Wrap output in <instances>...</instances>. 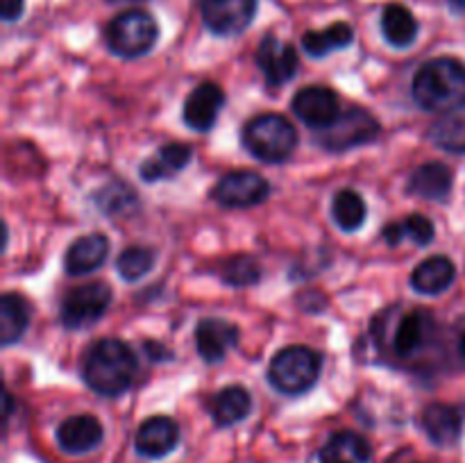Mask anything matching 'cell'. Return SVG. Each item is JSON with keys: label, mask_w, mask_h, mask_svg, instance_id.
Segmentation results:
<instances>
[{"label": "cell", "mask_w": 465, "mask_h": 463, "mask_svg": "<svg viewBox=\"0 0 465 463\" xmlns=\"http://www.w3.org/2000/svg\"><path fill=\"white\" fill-rule=\"evenodd\" d=\"M109 50L123 59L143 57L153 50L159 39V25L148 12L141 9H127L109 21L104 30Z\"/></svg>", "instance_id": "5"}, {"label": "cell", "mask_w": 465, "mask_h": 463, "mask_svg": "<svg viewBox=\"0 0 465 463\" xmlns=\"http://www.w3.org/2000/svg\"><path fill=\"white\" fill-rule=\"evenodd\" d=\"M23 0H0V16L5 23H12L21 18Z\"/></svg>", "instance_id": "33"}, {"label": "cell", "mask_w": 465, "mask_h": 463, "mask_svg": "<svg viewBox=\"0 0 465 463\" xmlns=\"http://www.w3.org/2000/svg\"><path fill=\"white\" fill-rule=\"evenodd\" d=\"M180 443V427L173 418L153 416L136 431V452L145 458H162Z\"/></svg>", "instance_id": "15"}, {"label": "cell", "mask_w": 465, "mask_h": 463, "mask_svg": "<svg viewBox=\"0 0 465 463\" xmlns=\"http://www.w3.org/2000/svg\"><path fill=\"white\" fill-rule=\"evenodd\" d=\"M372 448L357 431H336L321 449V463H371Z\"/></svg>", "instance_id": "21"}, {"label": "cell", "mask_w": 465, "mask_h": 463, "mask_svg": "<svg viewBox=\"0 0 465 463\" xmlns=\"http://www.w3.org/2000/svg\"><path fill=\"white\" fill-rule=\"evenodd\" d=\"M154 261H157V252L153 248H143V245H132L121 252L116 259L118 275L125 281H136L143 275L153 271Z\"/></svg>", "instance_id": "28"}, {"label": "cell", "mask_w": 465, "mask_h": 463, "mask_svg": "<svg viewBox=\"0 0 465 463\" xmlns=\"http://www.w3.org/2000/svg\"><path fill=\"white\" fill-rule=\"evenodd\" d=\"M239 327L221 318H204L195 327V350L207 363H218L239 343Z\"/></svg>", "instance_id": "14"}, {"label": "cell", "mask_w": 465, "mask_h": 463, "mask_svg": "<svg viewBox=\"0 0 465 463\" xmlns=\"http://www.w3.org/2000/svg\"><path fill=\"white\" fill-rule=\"evenodd\" d=\"M30 304L23 295L5 293L0 298V340L5 345H12L25 334L30 325Z\"/></svg>", "instance_id": "24"}, {"label": "cell", "mask_w": 465, "mask_h": 463, "mask_svg": "<svg viewBox=\"0 0 465 463\" xmlns=\"http://www.w3.org/2000/svg\"><path fill=\"white\" fill-rule=\"evenodd\" d=\"M454 277H457V268L443 254L425 259L416 266L411 272V286L422 295H439L452 286Z\"/></svg>", "instance_id": "22"}, {"label": "cell", "mask_w": 465, "mask_h": 463, "mask_svg": "<svg viewBox=\"0 0 465 463\" xmlns=\"http://www.w3.org/2000/svg\"><path fill=\"white\" fill-rule=\"evenodd\" d=\"M95 200H98V207L103 209L104 216H116V212H125L127 204L136 202L134 191L123 184L104 186Z\"/></svg>", "instance_id": "31"}, {"label": "cell", "mask_w": 465, "mask_h": 463, "mask_svg": "<svg viewBox=\"0 0 465 463\" xmlns=\"http://www.w3.org/2000/svg\"><path fill=\"white\" fill-rule=\"evenodd\" d=\"M293 112L300 121L313 130H325L341 116L339 95L327 86H307L300 89L293 98Z\"/></svg>", "instance_id": "12"}, {"label": "cell", "mask_w": 465, "mask_h": 463, "mask_svg": "<svg viewBox=\"0 0 465 463\" xmlns=\"http://www.w3.org/2000/svg\"><path fill=\"white\" fill-rule=\"evenodd\" d=\"M221 277L225 284L241 289V286H250L254 284V281H259L262 271H259V263L254 261L252 257H248V254H239V257H232L230 261L223 263Z\"/></svg>", "instance_id": "30"}, {"label": "cell", "mask_w": 465, "mask_h": 463, "mask_svg": "<svg viewBox=\"0 0 465 463\" xmlns=\"http://www.w3.org/2000/svg\"><path fill=\"white\" fill-rule=\"evenodd\" d=\"M452 5H457L459 9H465V0H450Z\"/></svg>", "instance_id": "35"}, {"label": "cell", "mask_w": 465, "mask_h": 463, "mask_svg": "<svg viewBox=\"0 0 465 463\" xmlns=\"http://www.w3.org/2000/svg\"><path fill=\"white\" fill-rule=\"evenodd\" d=\"M380 134V123L371 112L359 107H350L341 112V116L330 127L318 132V141L322 148L331 153L357 148V145L371 143Z\"/></svg>", "instance_id": "7"}, {"label": "cell", "mask_w": 465, "mask_h": 463, "mask_svg": "<svg viewBox=\"0 0 465 463\" xmlns=\"http://www.w3.org/2000/svg\"><path fill=\"white\" fill-rule=\"evenodd\" d=\"M420 425L425 434L430 436L431 443L448 448V445L457 443L459 436H461L463 418L459 409L450 407V404H430L422 411Z\"/></svg>", "instance_id": "18"}, {"label": "cell", "mask_w": 465, "mask_h": 463, "mask_svg": "<svg viewBox=\"0 0 465 463\" xmlns=\"http://www.w3.org/2000/svg\"><path fill=\"white\" fill-rule=\"evenodd\" d=\"M354 41V30L348 23H331L325 30H312L302 36V48L309 57H325L334 50L348 48Z\"/></svg>", "instance_id": "26"}, {"label": "cell", "mask_w": 465, "mask_h": 463, "mask_svg": "<svg viewBox=\"0 0 465 463\" xmlns=\"http://www.w3.org/2000/svg\"><path fill=\"white\" fill-rule=\"evenodd\" d=\"M225 104V91L216 82H203L184 100V123L195 132H207Z\"/></svg>", "instance_id": "13"}, {"label": "cell", "mask_w": 465, "mask_h": 463, "mask_svg": "<svg viewBox=\"0 0 465 463\" xmlns=\"http://www.w3.org/2000/svg\"><path fill=\"white\" fill-rule=\"evenodd\" d=\"M112 298V289L104 281L75 286L62 298L59 318L68 330H84V327L95 325L107 313Z\"/></svg>", "instance_id": "6"}, {"label": "cell", "mask_w": 465, "mask_h": 463, "mask_svg": "<svg viewBox=\"0 0 465 463\" xmlns=\"http://www.w3.org/2000/svg\"><path fill=\"white\" fill-rule=\"evenodd\" d=\"M459 352H461V357L465 359V330L461 331V339H459Z\"/></svg>", "instance_id": "34"}, {"label": "cell", "mask_w": 465, "mask_h": 463, "mask_svg": "<svg viewBox=\"0 0 465 463\" xmlns=\"http://www.w3.org/2000/svg\"><path fill=\"white\" fill-rule=\"evenodd\" d=\"M381 32L393 48H409L418 36V21L404 5H389L381 14Z\"/></svg>", "instance_id": "25"}, {"label": "cell", "mask_w": 465, "mask_h": 463, "mask_svg": "<svg viewBox=\"0 0 465 463\" xmlns=\"http://www.w3.org/2000/svg\"><path fill=\"white\" fill-rule=\"evenodd\" d=\"M243 145L263 163H282L293 154L298 132L282 113H259L243 127Z\"/></svg>", "instance_id": "3"}, {"label": "cell", "mask_w": 465, "mask_h": 463, "mask_svg": "<svg viewBox=\"0 0 465 463\" xmlns=\"http://www.w3.org/2000/svg\"><path fill=\"white\" fill-rule=\"evenodd\" d=\"M252 409V398L243 386H227L213 395L212 418L218 427H232L248 418Z\"/></svg>", "instance_id": "23"}, {"label": "cell", "mask_w": 465, "mask_h": 463, "mask_svg": "<svg viewBox=\"0 0 465 463\" xmlns=\"http://www.w3.org/2000/svg\"><path fill=\"white\" fill-rule=\"evenodd\" d=\"M407 191L425 200H445L452 191V171L440 162L422 163L409 177Z\"/></svg>", "instance_id": "20"}, {"label": "cell", "mask_w": 465, "mask_h": 463, "mask_svg": "<svg viewBox=\"0 0 465 463\" xmlns=\"http://www.w3.org/2000/svg\"><path fill=\"white\" fill-rule=\"evenodd\" d=\"M104 429L100 420L89 413L66 418L57 427V443L68 454H86L103 443Z\"/></svg>", "instance_id": "16"}, {"label": "cell", "mask_w": 465, "mask_h": 463, "mask_svg": "<svg viewBox=\"0 0 465 463\" xmlns=\"http://www.w3.org/2000/svg\"><path fill=\"white\" fill-rule=\"evenodd\" d=\"M400 227H402L404 239L409 236V239L418 245H430L431 239H434V222L427 216H420V213L409 216L407 221L400 222Z\"/></svg>", "instance_id": "32"}, {"label": "cell", "mask_w": 465, "mask_h": 463, "mask_svg": "<svg viewBox=\"0 0 465 463\" xmlns=\"http://www.w3.org/2000/svg\"><path fill=\"white\" fill-rule=\"evenodd\" d=\"M200 14L213 34H241L257 14V0H203Z\"/></svg>", "instance_id": "9"}, {"label": "cell", "mask_w": 465, "mask_h": 463, "mask_svg": "<svg viewBox=\"0 0 465 463\" xmlns=\"http://www.w3.org/2000/svg\"><path fill=\"white\" fill-rule=\"evenodd\" d=\"M434 330L436 322L427 311H422V309L404 311L395 320L393 331H391V350L402 359L416 357L430 343Z\"/></svg>", "instance_id": "11"}, {"label": "cell", "mask_w": 465, "mask_h": 463, "mask_svg": "<svg viewBox=\"0 0 465 463\" xmlns=\"http://www.w3.org/2000/svg\"><path fill=\"white\" fill-rule=\"evenodd\" d=\"M322 368V354L307 345H291L272 357L268 379L284 395H302L316 384Z\"/></svg>", "instance_id": "4"}, {"label": "cell", "mask_w": 465, "mask_h": 463, "mask_svg": "<svg viewBox=\"0 0 465 463\" xmlns=\"http://www.w3.org/2000/svg\"><path fill=\"white\" fill-rule=\"evenodd\" d=\"M257 66L263 73V80L268 86H284L286 82L298 75L300 59L298 50L286 41L268 34L263 36L257 48Z\"/></svg>", "instance_id": "10"}, {"label": "cell", "mask_w": 465, "mask_h": 463, "mask_svg": "<svg viewBox=\"0 0 465 463\" xmlns=\"http://www.w3.org/2000/svg\"><path fill=\"white\" fill-rule=\"evenodd\" d=\"M430 139L448 153H465V118H440L431 125Z\"/></svg>", "instance_id": "29"}, {"label": "cell", "mask_w": 465, "mask_h": 463, "mask_svg": "<svg viewBox=\"0 0 465 463\" xmlns=\"http://www.w3.org/2000/svg\"><path fill=\"white\" fill-rule=\"evenodd\" d=\"M331 216L343 232H357L366 222V202L354 189H343L331 200Z\"/></svg>", "instance_id": "27"}, {"label": "cell", "mask_w": 465, "mask_h": 463, "mask_svg": "<svg viewBox=\"0 0 465 463\" xmlns=\"http://www.w3.org/2000/svg\"><path fill=\"white\" fill-rule=\"evenodd\" d=\"M191 145L186 143H166L154 153V157L145 159L139 168V175L143 182L171 180L177 172L184 171L186 163L191 162Z\"/></svg>", "instance_id": "19"}, {"label": "cell", "mask_w": 465, "mask_h": 463, "mask_svg": "<svg viewBox=\"0 0 465 463\" xmlns=\"http://www.w3.org/2000/svg\"><path fill=\"white\" fill-rule=\"evenodd\" d=\"M411 94L427 112L448 113L461 109L465 104V64L452 57L430 59L418 68Z\"/></svg>", "instance_id": "2"}, {"label": "cell", "mask_w": 465, "mask_h": 463, "mask_svg": "<svg viewBox=\"0 0 465 463\" xmlns=\"http://www.w3.org/2000/svg\"><path fill=\"white\" fill-rule=\"evenodd\" d=\"M109 254V239L104 234H86L73 241L64 257L68 275H89L104 263Z\"/></svg>", "instance_id": "17"}, {"label": "cell", "mask_w": 465, "mask_h": 463, "mask_svg": "<svg viewBox=\"0 0 465 463\" xmlns=\"http://www.w3.org/2000/svg\"><path fill=\"white\" fill-rule=\"evenodd\" d=\"M139 361L130 345L118 339H100L86 352L82 377L86 386L104 398H118L134 381Z\"/></svg>", "instance_id": "1"}, {"label": "cell", "mask_w": 465, "mask_h": 463, "mask_svg": "<svg viewBox=\"0 0 465 463\" xmlns=\"http://www.w3.org/2000/svg\"><path fill=\"white\" fill-rule=\"evenodd\" d=\"M107 3H139V0H107Z\"/></svg>", "instance_id": "36"}, {"label": "cell", "mask_w": 465, "mask_h": 463, "mask_svg": "<svg viewBox=\"0 0 465 463\" xmlns=\"http://www.w3.org/2000/svg\"><path fill=\"white\" fill-rule=\"evenodd\" d=\"M271 193V184L254 171H232L213 186L212 195L227 209H248L262 204Z\"/></svg>", "instance_id": "8"}]
</instances>
